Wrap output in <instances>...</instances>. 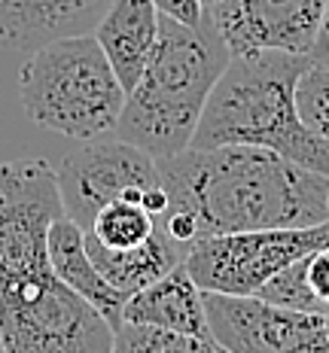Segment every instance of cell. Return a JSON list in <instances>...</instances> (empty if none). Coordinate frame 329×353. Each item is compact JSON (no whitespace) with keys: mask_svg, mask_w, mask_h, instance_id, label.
Here are the masks:
<instances>
[{"mask_svg":"<svg viewBox=\"0 0 329 353\" xmlns=\"http://www.w3.org/2000/svg\"><path fill=\"white\" fill-rule=\"evenodd\" d=\"M156 161L168 210L189 213L201 238L329 219V176L262 146H210Z\"/></svg>","mask_w":329,"mask_h":353,"instance_id":"obj_1","label":"cell"},{"mask_svg":"<svg viewBox=\"0 0 329 353\" xmlns=\"http://www.w3.org/2000/svg\"><path fill=\"white\" fill-rule=\"evenodd\" d=\"M311 55L244 52L232 55L204 104L189 150L210 146H262L329 176L326 146L299 116L296 92Z\"/></svg>","mask_w":329,"mask_h":353,"instance_id":"obj_2","label":"cell"},{"mask_svg":"<svg viewBox=\"0 0 329 353\" xmlns=\"http://www.w3.org/2000/svg\"><path fill=\"white\" fill-rule=\"evenodd\" d=\"M229 58V46L208 12L195 28L162 16L156 49L128 92L116 137L141 146L152 159L186 152Z\"/></svg>","mask_w":329,"mask_h":353,"instance_id":"obj_3","label":"cell"},{"mask_svg":"<svg viewBox=\"0 0 329 353\" xmlns=\"http://www.w3.org/2000/svg\"><path fill=\"white\" fill-rule=\"evenodd\" d=\"M19 94L28 119L73 141H98L116 131L128 98L94 34L31 52L19 70Z\"/></svg>","mask_w":329,"mask_h":353,"instance_id":"obj_4","label":"cell"},{"mask_svg":"<svg viewBox=\"0 0 329 353\" xmlns=\"http://www.w3.org/2000/svg\"><path fill=\"white\" fill-rule=\"evenodd\" d=\"M61 216L58 174L46 159L0 161V296L55 274L49 232Z\"/></svg>","mask_w":329,"mask_h":353,"instance_id":"obj_5","label":"cell"},{"mask_svg":"<svg viewBox=\"0 0 329 353\" xmlns=\"http://www.w3.org/2000/svg\"><path fill=\"white\" fill-rule=\"evenodd\" d=\"M116 329L55 274L0 296L6 353H110Z\"/></svg>","mask_w":329,"mask_h":353,"instance_id":"obj_6","label":"cell"},{"mask_svg":"<svg viewBox=\"0 0 329 353\" xmlns=\"http://www.w3.org/2000/svg\"><path fill=\"white\" fill-rule=\"evenodd\" d=\"M323 247H329V219L305 229L208 234L186 250L183 265L201 292L256 296L277 271Z\"/></svg>","mask_w":329,"mask_h":353,"instance_id":"obj_7","label":"cell"},{"mask_svg":"<svg viewBox=\"0 0 329 353\" xmlns=\"http://www.w3.org/2000/svg\"><path fill=\"white\" fill-rule=\"evenodd\" d=\"M64 216H70L79 229H89L101 208L110 201L143 204L146 192L162 183L159 161L128 141H83L68 152L58 168Z\"/></svg>","mask_w":329,"mask_h":353,"instance_id":"obj_8","label":"cell"},{"mask_svg":"<svg viewBox=\"0 0 329 353\" xmlns=\"http://www.w3.org/2000/svg\"><path fill=\"white\" fill-rule=\"evenodd\" d=\"M204 10L232 55H311L326 0H210Z\"/></svg>","mask_w":329,"mask_h":353,"instance_id":"obj_9","label":"cell"},{"mask_svg":"<svg viewBox=\"0 0 329 353\" xmlns=\"http://www.w3.org/2000/svg\"><path fill=\"white\" fill-rule=\"evenodd\" d=\"M210 341L229 353H290L323 332V314L290 311L259 296L204 292Z\"/></svg>","mask_w":329,"mask_h":353,"instance_id":"obj_10","label":"cell"},{"mask_svg":"<svg viewBox=\"0 0 329 353\" xmlns=\"http://www.w3.org/2000/svg\"><path fill=\"white\" fill-rule=\"evenodd\" d=\"M113 0H0V46L37 52L49 43L92 34Z\"/></svg>","mask_w":329,"mask_h":353,"instance_id":"obj_11","label":"cell"},{"mask_svg":"<svg viewBox=\"0 0 329 353\" xmlns=\"http://www.w3.org/2000/svg\"><path fill=\"white\" fill-rule=\"evenodd\" d=\"M122 323H143V326L171 329V332L210 338L208 311H204L201 286L189 277L186 265H177L165 277L128 296Z\"/></svg>","mask_w":329,"mask_h":353,"instance_id":"obj_12","label":"cell"},{"mask_svg":"<svg viewBox=\"0 0 329 353\" xmlns=\"http://www.w3.org/2000/svg\"><path fill=\"white\" fill-rule=\"evenodd\" d=\"M159 21H162V12L156 10L152 0H113L107 16L92 31L126 92L137 85L156 49Z\"/></svg>","mask_w":329,"mask_h":353,"instance_id":"obj_13","label":"cell"},{"mask_svg":"<svg viewBox=\"0 0 329 353\" xmlns=\"http://www.w3.org/2000/svg\"><path fill=\"white\" fill-rule=\"evenodd\" d=\"M49 262L55 277L64 286H70L79 299H86L110 326H122L128 296L119 292L113 283L94 268V262L86 253V232L70 216H61L49 232Z\"/></svg>","mask_w":329,"mask_h":353,"instance_id":"obj_14","label":"cell"},{"mask_svg":"<svg viewBox=\"0 0 329 353\" xmlns=\"http://www.w3.org/2000/svg\"><path fill=\"white\" fill-rule=\"evenodd\" d=\"M86 253L94 262V268L126 296H134L137 290L165 277L168 271H174L186 259V253L180 247H174L159 229L146 244L134 250H104L94 244L92 238H86Z\"/></svg>","mask_w":329,"mask_h":353,"instance_id":"obj_15","label":"cell"},{"mask_svg":"<svg viewBox=\"0 0 329 353\" xmlns=\"http://www.w3.org/2000/svg\"><path fill=\"white\" fill-rule=\"evenodd\" d=\"M152 234H156V216L137 201H110L86 229V238L104 250H134Z\"/></svg>","mask_w":329,"mask_h":353,"instance_id":"obj_16","label":"cell"},{"mask_svg":"<svg viewBox=\"0 0 329 353\" xmlns=\"http://www.w3.org/2000/svg\"><path fill=\"white\" fill-rule=\"evenodd\" d=\"M210 338H195L171 332V329L143 326V323H122L113 332V350L110 353H210Z\"/></svg>","mask_w":329,"mask_h":353,"instance_id":"obj_17","label":"cell"},{"mask_svg":"<svg viewBox=\"0 0 329 353\" xmlns=\"http://www.w3.org/2000/svg\"><path fill=\"white\" fill-rule=\"evenodd\" d=\"M311 256V253H308ZM308 256L296 259L292 265H287L283 271L262 286L256 296L272 301V305H281V307H290V311H305V314H326L323 301L314 296L311 283H308Z\"/></svg>","mask_w":329,"mask_h":353,"instance_id":"obj_18","label":"cell"},{"mask_svg":"<svg viewBox=\"0 0 329 353\" xmlns=\"http://www.w3.org/2000/svg\"><path fill=\"white\" fill-rule=\"evenodd\" d=\"M296 104L302 122L329 152V68L311 61V68L305 70L302 83H299Z\"/></svg>","mask_w":329,"mask_h":353,"instance_id":"obj_19","label":"cell"},{"mask_svg":"<svg viewBox=\"0 0 329 353\" xmlns=\"http://www.w3.org/2000/svg\"><path fill=\"white\" fill-rule=\"evenodd\" d=\"M156 3V10L162 12V16L180 21V25H201L204 19V0H152Z\"/></svg>","mask_w":329,"mask_h":353,"instance_id":"obj_20","label":"cell"},{"mask_svg":"<svg viewBox=\"0 0 329 353\" xmlns=\"http://www.w3.org/2000/svg\"><path fill=\"white\" fill-rule=\"evenodd\" d=\"M308 283L314 296L323 301V307L329 311V247L308 256Z\"/></svg>","mask_w":329,"mask_h":353,"instance_id":"obj_21","label":"cell"},{"mask_svg":"<svg viewBox=\"0 0 329 353\" xmlns=\"http://www.w3.org/2000/svg\"><path fill=\"white\" fill-rule=\"evenodd\" d=\"M311 61L329 68V0H326V10H323V21H320V34H317L314 49H311Z\"/></svg>","mask_w":329,"mask_h":353,"instance_id":"obj_22","label":"cell"},{"mask_svg":"<svg viewBox=\"0 0 329 353\" xmlns=\"http://www.w3.org/2000/svg\"><path fill=\"white\" fill-rule=\"evenodd\" d=\"M290 353H329V338H326V332H317V335H311L308 341L299 344V347H292Z\"/></svg>","mask_w":329,"mask_h":353,"instance_id":"obj_23","label":"cell"},{"mask_svg":"<svg viewBox=\"0 0 329 353\" xmlns=\"http://www.w3.org/2000/svg\"><path fill=\"white\" fill-rule=\"evenodd\" d=\"M323 332H326V338H329V311L323 314Z\"/></svg>","mask_w":329,"mask_h":353,"instance_id":"obj_24","label":"cell"},{"mask_svg":"<svg viewBox=\"0 0 329 353\" xmlns=\"http://www.w3.org/2000/svg\"><path fill=\"white\" fill-rule=\"evenodd\" d=\"M210 353H229V350H226V347H219V344H214V350H210Z\"/></svg>","mask_w":329,"mask_h":353,"instance_id":"obj_25","label":"cell"},{"mask_svg":"<svg viewBox=\"0 0 329 353\" xmlns=\"http://www.w3.org/2000/svg\"><path fill=\"white\" fill-rule=\"evenodd\" d=\"M0 353H6V350H3V344H0Z\"/></svg>","mask_w":329,"mask_h":353,"instance_id":"obj_26","label":"cell"},{"mask_svg":"<svg viewBox=\"0 0 329 353\" xmlns=\"http://www.w3.org/2000/svg\"><path fill=\"white\" fill-rule=\"evenodd\" d=\"M208 3H210V0H204V6H208Z\"/></svg>","mask_w":329,"mask_h":353,"instance_id":"obj_27","label":"cell"}]
</instances>
